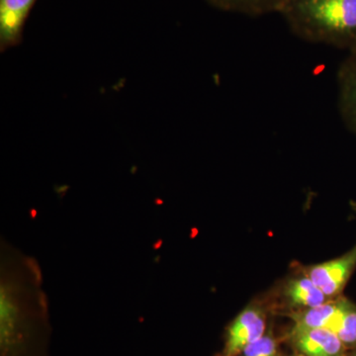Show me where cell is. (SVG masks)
<instances>
[{"instance_id":"6da1fadb","label":"cell","mask_w":356,"mask_h":356,"mask_svg":"<svg viewBox=\"0 0 356 356\" xmlns=\"http://www.w3.org/2000/svg\"><path fill=\"white\" fill-rule=\"evenodd\" d=\"M280 14L304 41L356 50V0H288Z\"/></svg>"},{"instance_id":"7a4b0ae2","label":"cell","mask_w":356,"mask_h":356,"mask_svg":"<svg viewBox=\"0 0 356 356\" xmlns=\"http://www.w3.org/2000/svg\"><path fill=\"white\" fill-rule=\"evenodd\" d=\"M355 266L356 247L339 259L312 267L308 276L330 298L341 292Z\"/></svg>"},{"instance_id":"3957f363","label":"cell","mask_w":356,"mask_h":356,"mask_svg":"<svg viewBox=\"0 0 356 356\" xmlns=\"http://www.w3.org/2000/svg\"><path fill=\"white\" fill-rule=\"evenodd\" d=\"M266 332V318L259 309L248 308L243 311L229 327L226 353L229 356L238 355L259 341Z\"/></svg>"},{"instance_id":"277c9868","label":"cell","mask_w":356,"mask_h":356,"mask_svg":"<svg viewBox=\"0 0 356 356\" xmlns=\"http://www.w3.org/2000/svg\"><path fill=\"white\" fill-rule=\"evenodd\" d=\"M36 0H0V49L20 44L23 27Z\"/></svg>"},{"instance_id":"5b68a950","label":"cell","mask_w":356,"mask_h":356,"mask_svg":"<svg viewBox=\"0 0 356 356\" xmlns=\"http://www.w3.org/2000/svg\"><path fill=\"white\" fill-rule=\"evenodd\" d=\"M339 108L350 132L356 135V50L350 51L337 72Z\"/></svg>"},{"instance_id":"8992f818","label":"cell","mask_w":356,"mask_h":356,"mask_svg":"<svg viewBox=\"0 0 356 356\" xmlns=\"http://www.w3.org/2000/svg\"><path fill=\"white\" fill-rule=\"evenodd\" d=\"M297 348L307 356H343L344 344L337 334L327 329L293 332Z\"/></svg>"},{"instance_id":"52a82bcc","label":"cell","mask_w":356,"mask_h":356,"mask_svg":"<svg viewBox=\"0 0 356 356\" xmlns=\"http://www.w3.org/2000/svg\"><path fill=\"white\" fill-rule=\"evenodd\" d=\"M344 301L327 302L324 305L309 309L296 318L294 331L327 329L337 334L343 317Z\"/></svg>"},{"instance_id":"ba28073f","label":"cell","mask_w":356,"mask_h":356,"mask_svg":"<svg viewBox=\"0 0 356 356\" xmlns=\"http://www.w3.org/2000/svg\"><path fill=\"white\" fill-rule=\"evenodd\" d=\"M211 6L248 16H261L269 13H280L288 0H205Z\"/></svg>"},{"instance_id":"9c48e42d","label":"cell","mask_w":356,"mask_h":356,"mask_svg":"<svg viewBox=\"0 0 356 356\" xmlns=\"http://www.w3.org/2000/svg\"><path fill=\"white\" fill-rule=\"evenodd\" d=\"M286 294L293 304L308 309L324 305L329 298L309 276L292 280L287 286Z\"/></svg>"},{"instance_id":"30bf717a","label":"cell","mask_w":356,"mask_h":356,"mask_svg":"<svg viewBox=\"0 0 356 356\" xmlns=\"http://www.w3.org/2000/svg\"><path fill=\"white\" fill-rule=\"evenodd\" d=\"M337 337L343 341L344 346L356 344V307L350 302L344 301L343 317L337 332Z\"/></svg>"},{"instance_id":"8fae6325","label":"cell","mask_w":356,"mask_h":356,"mask_svg":"<svg viewBox=\"0 0 356 356\" xmlns=\"http://www.w3.org/2000/svg\"><path fill=\"white\" fill-rule=\"evenodd\" d=\"M243 356H278L277 344L273 337L264 336L243 350Z\"/></svg>"},{"instance_id":"7c38bea8","label":"cell","mask_w":356,"mask_h":356,"mask_svg":"<svg viewBox=\"0 0 356 356\" xmlns=\"http://www.w3.org/2000/svg\"><path fill=\"white\" fill-rule=\"evenodd\" d=\"M356 356V355H355Z\"/></svg>"}]
</instances>
